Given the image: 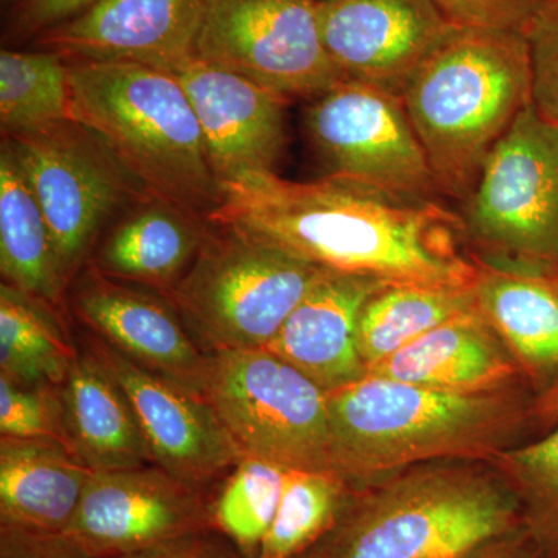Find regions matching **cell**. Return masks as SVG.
Returning a JSON list of instances; mask_svg holds the SVG:
<instances>
[{
  "instance_id": "6da1fadb",
  "label": "cell",
  "mask_w": 558,
  "mask_h": 558,
  "mask_svg": "<svg viewBox=\"0 0 558 558\" xmlns=\"http://www.w3.org/2000/svg\"><path fill=\"white\" fill-rule=\"evenodd\" d=\"M209 216L340 274L433 286H473L478 277V263L461 247V216L336 175H250L223 185Z\"/></svg>"
},
{
  "instance_id": "7a4b0ae2",
  "label": "cell",
  "mask_w": 558,
  "mask_h": 558,
  "mask_svg": "<svg viewBox=\"0 0 558 558\" xmlns=\"http://www.w3.org/2000/svg\"><path fill=\"white\" fill-rule=\"evenodd\" d=\"M527 385L450 392L368 376L328 392L330 468L354 488L440 461H492L535 421Z\"/></svg>"
},
{
  "instance_id": "3957f363",
  "label": "cell",
  "mask_w": 558,
  "mask_h": 558,
  "mask_svg": "<svg viewBox=\"0 0 558 558\" xmlns=\"http://www.w3.org/2000/svg\"><path fill=\"white\" fill-rule=\"evenodd\" d=\"M521 526L519 499L497 470L429 462L354 490L301 558H464Z\"/></svg>"
},
{
  "instance_id": "277c9868",
  "label": "cell",
  "mask_w": 558,
  "mask_h": 558,
  "mask_svg": "<svg viewBox=\"0 0 558 558\" xmlns=\"http://www.w3.org/2000/svg\"><path fill=\"white\" fill-rule=\"evenodd\" d=\"M399 95L440 190L465 202L492 150L532 102L526 36L458 27Z\"/></svg>"
},
{
  "instance_id": "5b68a950",
  "label": "cell",
  "mask_w": 558,
  "mask_h": 558,
  "mask_svg": "<svg viewBox=\"0 0 558 558\" xmlns=\"http://www.w3.org/2000/svg\"><path fill=\"white\" fill-rule=\"evenodd\" d=\"M70 117L163 204L215 211L220 185L182 84L134 62L69 68Z\"/></svg>"
},
{
  "instance_id": "8992f818",
  "label": "cell",
  "mask_w": 558,
  "mask_h": 558,
  "mask_svg": "<svg viewBox=\"0 0 558 558\" xmlns=\"http://www.w3.org/2000/svg\"><path fill=\"white\" fill-rule=\"evenodd\" d=\"M204 241L171 288L172 306L207 352L267 348L326 269L229 227Z\"/></svg>"
},
{
  "instance_id": "52a82bcc",
  "label": "cell",
  "mask_w": 558,
  "mask_h": 558,
  "mask_svg": "<svg viewBox=\"0 0 558 558\" xmlns=\"http://www.w3.org/2000/svg\"><path fill=\"white\" fill-rule=\"evenodd\" d=\"M202 398L244 457L332 470L328 392L270 349L207 352Z\"/></svg>"
},
{
  "instance_id": "ba28073f",
  "label": "cell",
  "mask_w": 558,
  "mask_h": 558,
  "mask_svg": "<svg viewBox=\"0 0 558 558\" xmlns=\"http://www.w3.org/2000/svg\"><path fill=\"white\" fill-rule=\"evenodd\" d=\"M461 220L478 263L558 269V126L532 102L487 157Z\"/></svg>"
},
{
  "instance_id": "9c48e42d",
  "label": "cell",
  "mask_w": 558,
  "mask_h": 558,
  "mask_svg": "<svg viewBox=\"0 0 558 558\" xmlns=\"http://www.w3.org/2000/svg\"><path fill=\"white\" fill-rule=\"evenodd\" d=\"M304 130L328 175L414 199L442 191L396 92L341 80L312 98Z\"/></svg>"
},
{
  "instance_id": "30bf717a",
  "label": "cell",
  "mask_w": 558,
  "mask_h": 558,
  "mask_svg": "<svg viewBox=\"0 0 558 558\" xmlns=\"http://www.w3.org/2000/svg\"><path fill=\"white\" fill-rule=\"evenodd\" d=\"M196 57L286 101L344 80L323 43L318 0H209Z\"/></svg>"
},
{
  "instance_id": "8fae6325",
  "label": "cell",
  "mask_w": 558,
  "mask_h": 558,
  "mask_svg": "<svg viewBox=\"0 0 558 558\" xmlns=\"http://www.w3.org/2000/svg\"><path fill=\"white\" fill-rule=\"evenodd\" d=\"M81 131L69 120L9 142L49 223L65 277L84 258L124 189L123 168Z\"/></svg>"
},
{
  "instance_id": "7c38bea8",
  "label": "cell",
  "mask_w": 558,
  "mask_h": 558,
  "mask_svg": "<svg viewBox=\"0 0 558 558\" xmlns=\"http://www.w3.org/2000/svg\"><path fill=\"white\" fill-rule=\"evenodd\" d=\"M207 529L204 490L142 465L95 472L64 534L92 558H112Z\"/></svg>"
},
{
  "instance_id": "4fadbf2b",
  "label": "cell",
  "mask_w": 558,
  "mask_h": 558,
  "mask_svg": "<svg viewBox=\"0 0 558 558\" xmlns=\"http://www.w3.org/2000/svg\"><path fill=\"white\" fill-rule=\"evenodd\" d=\"M89 349L126 392L154 465L204 490L244 458L202 396L143 369L100 339Z\"/></svg>"
},
{
  "instance_id": "5bb4252c",
  "label": "cell",
  "mask_w": 558,
  "mask_h": 558,
  "mask_svg": "<svg viewBox=\"0 0 558 558\" xmlns=\"http://www.w3.org/2000/svg\"><path fill=\"white\" fill-rule=\"evenodd\" d=\"M318 16L341 75L396 94L458 28L429 0H318Z\"/></svg>"
},
{
  "instance_id": "9a60e30c",
  "label": "cell",
  "mask_w": 558,
  "mask_h": 558,
  "mask_svg": "<svg viewBox=\"0 0 558 558\" xmlns=\"http://www.w3.org/2000/svg\"><path fill=\"white\" fill-rule=\"evenodd\" d=\"M170 73L196 112L220 189L275 172L286 146L284 98L197 57Z\"/></svg>"
},
{
  "instance_id": "2e32d148",
  "label": "cell",
  "mask_w": 558,
  "mask_h": 558,
  "mask_svg": "<svg viewBox=\"0 0 558 558\" xmlns=\"http://www.w3.org/2000/svg\"><path fill=\"white\" fill-rule=\"evenodd\" d=\"M73 304L97 339L143 369L202 396L207 352L194 343L174 306L98 270L83 279Z\"/></svg>"
},
{
  "instance_id": "e0dca14e",
  "label": "cell",
  "mask_w": 558,
  "mask_h": 558,
  "mask_svg": "<svg viewBox=\"0 0 558 558\" xmlns=\"http://www.w3.org/2000/svg\"><path fill=\"white\" fill-rule=\"evenodd\" d=\"M209 0H98L51 32L65 53L171 72L196 57Z\"/></svg>"
},
{
  "instance_id": "ac0fdd59",
  "label": "cell",
  "mask_w": 558,
  "mask_h": 558,
  "mask_svg": "<svg viewBox=\"0 0 558 558\" xmlns=\"http://www.w3.org/2000/svg\"><path fill=\"white\" fill-rule=\"evenodd\" d=\"M389 282L328 270L270 341L271 352L326 392L368 376L357 347L360 312Z\"/></svg>"
},
{
  "instance_id": "d6986e66",
  "label": "cell",
  "mask_w": 558,
  "mask_h": 558,
  "mask_svg": "<svg viewBox=\"0 0 558 558\" xmlns=\"http://www.w3.org/2000/svg\"><path fill=\"white\" fill-rule=\"evenodd\" d=\"M478 266V310L539 398L558 385V269Z\"/></svg>"
},
{
  "instance_id": "ffe728a7",
  "label": "cell",
  "mask_w": 558,
  "mask_h": 558,
  "mask_svg": "<svg viewBox=\"0 0 558 558\" xmlns=\"http://www.w3.org/2000/svg\"><path fill=\"white\" fill-rule=\"evenodd\" d=\"M368 374L450 392L527 385L515 359L480 310L429 330L371 366Z\"/></svg>"
},
{
  "instance_id": "44dd1931",
  "label": "cell",
  "mask_w": 558,
  "mask_h": 558,
  "mask_svg": "<svg viewBox=\"0 0 558 558\" xmlns=\"http://www.w3.org/2000/svg\"><path fill=\"white\" fill-rule=\"evenodd\" d=\"M94 473L54 440L0 436V524L68 531Z\"/></svg>"
},
{
  "instance_id": "7402d4cb",
  "label": "cell",
  "mask_w": 558,
  "mask_h": 558,
  "mask_svg": "<svg viewBox=\"0 0 558 558\" xmlns=\"http://www.w3.org/2000/svg\"><path fill=\"white\" fill-rule=\"evenodd\" d=\"M61 392L73 450L94 472L153 462L126 392L90 349L73 360Z\"/></svg>"
},
{
  "instance_id": "603a6c76",
  "label": "cell",
  "mask_w": 558,
  "mask_h": 558,
  "mask_svg": "<svg viewBox=\"0 0 558 558\" xmlns=\"http://www.w3.org/2000/svg\"><path fill=\"white\" fill-rule=\"evenodd\" d=\"M0 270L7 284L50 306L61 303L65 275L49 223L9 143L0 154Z\"/></svg>"
},
{
  "instance_id": "cb8c5ba5",
  "label": "cell",
  "mask_w": 558,
  "mask_h": 558,
  "mask_svg": "<svg viewBox=\"0 0 558 558\" xmlns=\"http://www.w3.org/2000/svg\"><path fill=\"white\" fill-rule=\"evenodd\" d=\"M204 241V233L180 208L154 205L112 231L98 255V271L119 281L171 289Z\"/></svg>"
},
{
  "instance_id": "d4e9b609",
  "label": "cell",
  "mask_w": 558,
  "mask_h": 558,
  "mask_svg": "<svg viewBox=\"0 0 558 558\" xmlns=\"http://www.w3.org/2000/svg\"><path fill=\"white\" fill-rule=\"evenodd\" d=\"M478 310L473 286L396 282L377 290L362 312L357 347L366 368L451 318Z\"/></svg>"
},
{
  "instance_id": "484cf974",
  "label": "cell",
  "mask_w": 558,
  "mask_h": 558,
  "mask_svg": "<svg viewBox=\"0 0 558 558\" xmlns=\"http://www.w3.org/2000/svg\"><path fill=\"white\" fill-rule=\"evenodd\" d=\"M44 303L3 282L0 288V374L25 385L62 387L78 352Z\"/></svg>"
},
{
  "instance_id": "4316f807",
  "label": "cell",
  "mask_w": 558,
  "mask_h": 558,
  "mask_svg": "<svg viewBox=\"0 0 558 558\" xmlns=\"http://www.w3.org/2000/svg\"><path fill=\"white\" fill-rule=\"evenodd\" d=\"M354 488L333 470H286L284 490L258 558H301L332 531Z\"/></svg>"
},
{
  "instance_id": "83f0119b",
  "label": "cell",
  "mask_w": 558,
  "mask_h": 558,
  "mask_svg": "<svg viewBox=\"0 0 558 558\" xmlns=\"http://www.w3.org/2000/svg\"><path fill=\"white\" fill-rule=\"evenodd\" d=\"M70 117L69 65L58 53L2 50L0 123L10 137L49 130Z\"/></svg>"
},
{
  "instance_id": "f1b7e54d",
  "label": "cell",
  "mask_w": 558,
  "mask_h": 558,
  "mask_svg": "<svg viewBox=\"0 0 558 558\" xmlns=\"http://www.w3.org/2000/svg\"><path fill=\"white\" fill-rule=\"evenodd\" d=\"M490 462L519 499L523 527L542 557L558 558V424Z\"/></svg>"
},
{
  "instance_id": "f546056e",
  "label": "cell",
  "mask_w": 558,
  "mask_h": 558,
  "mask_svg": "<svg viewBox=\"0 0 558 558\" xmlns=\"http://www.w3.org/2000/svg\"><path fill=\"white\" fill-rule=\"evenodd\" d=\"M286 469L244 457L231 469L226 486L211 501L213 527L244 558H258L260 545L277 515Z\"/></svg>"
},
{
  "instance_id": "4dcf8cb0",
  "label": "cell",
  "mask_w": 558,
  "mask_h": 558,
  "mask_svg": "<svg viewBox=\"0 0 558 558\" xmlns=\"http://www.w3.org/2000/svg\"><path fill=\"white\" fill-rule=\"evenodd\" d=\"M0 435L54 440L73 450L61 387L20 384L0 374Z\"/></svg>"
},
{
  "instance_id": "1f68e13d",
  "label": "cell",
  "mask_w": 558,
  "mask_h": 558,
  "mask_svg": "<svg viewBox=\"0 0 558 558\" xmlns=\"http://www.w3.org/2000/svg\"><path fill=\"white\" fill-rule=\"evenodd\" d=\"M531 58V101L558 126V0H548L526 33Z\"/></svg>"
},
{
  "instance_id": "d6a6232c",
  "label": "cell",
  "mask_w": 558,
  "mask_h": 558,
  "mask_svg": "<svg viewBox=\"0 0 558 558\" xmlns=\"http://www.w3.org/2000/svg\"><path fill=\"white\" fill-rule=\"evenodd\" d=\"M461 28L526 33L548 0H429Z\"/></svg>"
},
{
  "instance_id": "836d02e7",
  "label": "cell",
  "mask_w": 558,
  "mask_h": 558,
  "mask_svg": "<svg viewBox=\"0 0 558 558\" xmlns=\"http://www.w3.org/2000/svg\"><path fill=\"white\" fill-rule=\"evenodd\" d=\"M0 558H92L64 532L0 524Z\"/></svg>"
},
{
  "instance_id": "e575fe53",
  "label": "cell",
  "mask_w": 558,
  "mask_h": 558,
  "mask_svg": "<svg viewBox=\"0 0 558 558\" xmlns=\"http://www.w3.org/2000/svg\"><path fill=\"white\" fill-rule=\"evenodd\" d=\"M112 558H244L218 538L216 529L168 539L149 548Z\"/></svg>"
},
{
  "instance_id": "d590c367",
  "label": "cell",
  "mask_w": 558,
  "mask_h": 558,
  "mask_svg": "<svg viewBox=\"0 0 558 558\" xmlns=\"http://www.w3.org/2000/svg\"><path fill=\"white\" fill-rule=\"evenodd\" d=\"M98 0H25L28 21L38 27H49L72 20Z\"/></svg>"
},
{
  "instance_id": "8d00e7d4",
  "label": "cell",
  "mask_w": 558,
  "mask_h": 558,
  "mask_svg": "<svg viewBox=\"0 0 558 558\" xmlns=\"http://www.w3.org/2000/svg\"><path fill=\"white\" fill-rule=\"evenodd\" d=\"M464 558H543L526 529L521 526L517 531L502 535L487 545L473 550Z\"/></svg>"
},
{
  "instance_id": "74e56055",
  "label": "cell",
  "mask_w": 558,
  "mask_h": 558,
  "mask_svg": "<svg viewBox=\"0 0 558 558\" xmlns=\"http://www.w3.org/2000/svg\"><path fill=\"white\" fill-rule=\"evenodd\" d=\"M535 421L546 432L558 424V385L546 392V395L537 398V403H535Z\"/></svg>"
}]
</instances>
